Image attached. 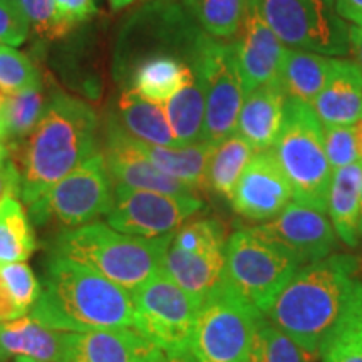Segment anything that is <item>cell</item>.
Wrapping results in <instances>:
<instances>
[{"mask_svg": "<svg viewBox=\"0 0 362 362\" xmlns=\"http://www.w3.org/2000/svg\"><path fill=\"white\" fill-rule=\"evenodd\" d=\"M357 270V260L349 255H329L304 265L264 315L310 356L320 357L362 304Z\"/></svg>", "mask_w": 362, "mask_h": 362, "instance_id": "cell-1", "label": "cell"}, {"mask_svg": "<svg viewBox=\"0 0 362 362\" xmlns=\"http://www.w3.org/2000/svg\"><path fill=\"white\" fill-rule=\"evenodd\" d=\"M98 129L93 107L69 94H54L33 133L13 146L22 202L33 205L59 180L98 153Z\"/></svg>", "mask_w": 362, "mask_h": 362, "instance_id": "cell-2", "label": "cell"}, {"mask_svg": "<svg viewBox=\"0 0 362 362\" xmlns=\"http://www.w3.org/2000/svg\"><path fill=\"white\" fill-rule=\"evenodd\" d=\"M133 309V293L121 285L81 262L49 255L29 317L54 330L93 332L131 327Z\"/></svg>", "mask_w": 362, "mask_h": 362, "instance_id": "cell-3", "label": "cell"}, {"mask_svg": "<svg viewBox=\"0 0 362 362\" xmlns=\"http://www.w3.org/2000/svg\"><path fill=\"white\" fill-rule=\"evenodd\" d=\"M173 233L155 238L134 237L103 221H90L61 230L49 243V255L81 262L133 293L161 272Z\"/></svg>", "mask_w": 362, "mask_h": 362, "instance_id": "cell-4", "label": "cell"}, {"mask_svg": "<svg viewBox=\"0 0 362 362\" xmlns=\"http://www.w3.org/2000/svg\"><path fill=\"white\" fill-rule=\"evenodd\" d=\"M272 149L291 183L293 202L327 214L334 171L325 153L324 124L310 104L287 96L282 128Z\"/></svg>", "mask_w": 362, "mask_h": 362, "instance_id": "cell-5", "label": "cell"}, {"mask_svg": "<svg viewBox=\"0 0 362 362\" xmlns=\"http://www.w3.org/2000/svg\"><path fill=\"white\" fill-rule=\"evenodd\" d=\"M264 317L225 280L202 300L189 349L200 362H253Z\"/></svg>", "mask_w": 362, "mask_h": 362, "instance_id": "cell-6", "label": "cell"}, {"mask_svg": "<svg viewBox=\"0 0 362 362\" xmlns=\"http://www.w3.org/2000/svg\"><path fill=\"white\" fill-rule=\"evenodd\" d=\"M300 269L291 253L253 228L237 230L226 240V284L262 314Z\"/></svg>", "mask_w": 362, "mask_h": 362, "instance_id": "cell-7", "label": "cell"}, {"mask_svg": "<svg viewBox=\"0 0 362 362\" xmlns=\"http://www.w3.org/2000/svg\"><path fill=\"white\" fill-rule=\"evenodd\" d=\"M192 67L205 90V126L200 141L216 146L237 133L238 115L245 99L235 44L202 33Z\"/></svg>", "mask_w": 362, "mask_h": 362, "instance_id": "cell-8", "label": "cell"}, {"mask_svg": "<svg viewBox=\"0 0 362 362\" xmlns=\"http://www.w3.org/2000/svg\"><path fill=\"white\" fill-rule=\"evenodd\" d=\"M112 200L115 183L107 173L103 151H98L29 205V218L37 226L52 223L62 230L74 228L107 216Z\"/></svg>", "mask_w": 362, "mask_h": 362, "instance_id": "cell-9", "label": "cell"}, {"mask_svg": "<svg viewBox=\"0 0 362 362\" xmlns=\"http://www.w3.org/2000/svg\"><path fill=\"white\" fill-rule=\"evenodd\" d=\"M260 6L267 24L287 47L329 57L351 52V25L336 0H260Z\"/></svg>", "mask_w": 362, "mask_h": 362, "instance_id": "cell-10", "label": "cell"}, {"mask_svg": "<svg viewBox=\"0 0 362 362\" xmlns=\"http://www.w3.org/2000/svg\"><path fill=\"white\" fill-rule=\"evenodd\" d=\"M133 327L163 352L189 349L202 302L158 272L133 292Z\"/></svg>", "mask_w": 362, "mask_h": 362, "instance_id": "cell-11", "label": "cell"}, {"mask_svg": "<svg viewBox=\"0 0 362 362\" xmlns=\"http://www.w3.org/2000/svg\"><path fill=\"white\" fill-rule=\"evenodd\" d=\"M226 235L215 218L183 223L173 233L163 272L198 300L225 282Z\"/></svg>", "mask_w": 362, "mask_h": 362, "instance_id": "cell-12", "label": "cell"}, {"mask_svg": "<svg viewBox=\"0 0 362 362\" xmlns=\"http://www.w3.org/2000/svg\"><path fill=\"white\" fill-rule=\"evenodd\" d=\"M203 208L197 193L168 194L115 185L107 225L126 235L155 238L173 233Z\"/></svg>", "mask_w": 362, "mask_h": 362, "instance_id": "cell-13", "label": "cell"}, {"mask_svg": "<svg viewBox=\"0 0 362 362\" xmlns=\"http://www.w3.org/2000/svg\"><path fill=\"white\" fill-rule=\"evenodd\" d=\"M252 228L287 250L302 267L329 257L337 242L327 215L293 200L275 218Z\"/></svg>", "mask_w": 362, "mask_h": 362, "instance_id": "cell-14", "label": "cell"}, {"mask_svg": "<svg viewBox=\"0 0 362 362\" xmlns=\"http://www.w3.org/2000/svg\"><path fill=\"white\" fill-rule=\"evenodd\" d=\"M293 200L292 188L274 149L257 151L242 171L233 189V210L240 216L265 223Z\"/></svg>", "mask_w": 362, "mask_h": 362, "instance_id": "cell-15", "label": "cell"}, {"mask_svg": "<svg viewBox=\"0 0 362 362\" xmlns=\"http://www.w3.org/2000/svg\"><path fill=\"white\" fill-rule=\"evenodd\" d=\"M238 33V40L233 44L243 90L247 94L279 78L287 45L280 42L267 24L260 0H245Z\"/></svg>", "mask_w": 362, "mask_h": 362, "instance_id": "cell-16", "label": "cell"}, {"mask_svg": "<svg viewBox=\"0 0 362 362\" xmlns=\"http://www.w3.org/2000/svg\"><path fill=\"white\" fill-rule=\"evenodd\" d=\"M106 168L112 183L124 185L136 189H151V192L168 194H192L197 193L181 181L158 170L141 149L136 146L134 138L117 124L115 117L107 123L106 149L103 151Z\"/></svg>", "mask_w": 362, "mask_h": 362, "instance_id": "cell-17", "label": "cell"}, {"mask_svg": "<svg viewBox=\"0 0 362 362\" xmlns=\"http://www.w3.org/2000/svg\"><path fill=\"white\" fill-rule=\"evenodd\" d=\"M151 349L155 346L131 327L67 332L61 362H136Z\"/></svg>", "mask_w": 362, "mask_h": 362, "instance_id": "cell-18", "label": "cell"}, {"mask_svg": "<svg viewBox=\"0 0 362 362\" xmlns=\"http://www.w3.org/2000/svg\"><path fill=\"white\" fill-rule=\"evenodd\" d=\"M324 126H351L362 117V69L349 59H332L327 81L312 103Z\"/></svg>", "mask_w": 362, "mask_h": 362, "instance_id": "cell-19", "label": "cell"}, {"mask_svg": "<svg viewBox=\"0 0 362 362\" xmlns=\"http://www.w3.org/2000/svg\"><path fill=\"white\" fill-rule=\"evenodd\" d=\"M287 94L277 78L245 94L238 115L237 133L252 144L255 151L274 148L284 123Z\"/></svg>", "mask_w": 362, "mask_h": 362, "instance_id": "cell-20", "label": "cell"}, {"mask_svg": "<svg viewBox=\"0 0 362 362\" xmlns=\"http://www.w3.org/2000/svg\"><path fill=\"white\" fill-rule=\"evenodd\" d=\"M64 330H54L30 317L0 320V362L24 356L42 362H61L66 349Z\"/></svg>", "mask_w": 362, "mask_h": 362, "instance_id": "cell-21", "label": "cell"}, {"mask_svg": "<svg viewBox=\"0 0 362 362\" xmlns=\"http://www.w3.org/2000/svg\"><path fill=\"white\" fill-rule=\"evenodd\" d=\"M115 119L126 133L139 141L156 144V146H180L170 128L165 107L139 96L133 89H124L121 93L117 103V117Z\"/></svg>", "mask_w": 362, "mask_h": 362, "instance_id": "cell-22", "label": "cell"}, {"mask_svg": "<svg viewBox=\"0 0 362 362\" xmlns=\"http://www.w3.org/2000/svg\"><path fill=\"white\" fill-rule=\"evenodd\" d=\"M362 187V163L339 168L332 173L329 189L327 214L337 237L346 245L359 242V202Z\"/></svg>", "mask_w": 362, "mask_h": 362, "instance_id": "cell-23", "label": "cell"}, {"mask_svg": "<svg viewBox=\"0 0 362 362\" xmlns=\"http://www.w3.org/2000/svg\"><path fill=\"white\" fill-rule=\"evenodd\" d=\"M136 146L158 170L181 181L192 189L206 188V168L211 151L215 146L205 141H198L187 146H156L136 139Z\"/></svg>", "mask_w": 362, "mask_h": 362, "instance_id": "cell-24", "label": "cell"}, {"mask_svg": "<svg viewBox=\"0 0 362 362\" xmlns=\"http://www.w3.org/2000/svg\"><path fill=\"white\" fill-rule=\"evenodd\" d=\"M192 64L175 54H151L134 62L131 88L149 101L165 104L181 88Z\"/></svg>", "mask_w": 362, "mask_h": 362, "instance_id": "cell-25", "label": "cell"}, {"mask_svg": "<svg viewBox=\"0 0 362 362\" xmlns=\"http://www.w3.org/2000/svg\"><path fill=\"white\" fill-rule=\"evenodd\" d=\"M163 107L180 146L200 141L205 126V90L193 67Z\"/></svg>", "mask_w": 362, "mask_h": 362, "instance_id": "cell-26", "label": "cell"}, {"mask_svg": "<svg viewBox=\"0 0 362 362\" xmlns=\"http://www.w3.org/2000/svg\"><path fill=\"white\" fill-rule=\"evenodd\" d=\"M332 59L322 54L287 47L279 72L285 94L312 106L327 81Z\"/></svg>", "mask_w": 362, "mask_h": 362, "instance_id": "cell-27", "label": "cell"}, {"mask_svg": "<svg viewBox=\"0 0 362 362\" xmlns=\"http://www.w3.org/2000/svg\"><path fill=\"white\" fill-rule=\"evenodd\" d=\"M255 153L252 144L238 133L216 144L208 160L206 188L230 200L240 175Z\"/></svg>", "mask_w": 362, "mask_h": 362, "instance_id": "cell-28", "label": "cell"}, {"mask_svg": "<svg viewBox=\"0 0 362 362\" xmlns=\"http://www.w3.org/2000/svg\"><path fill=\"white\" fill-rule=\"evenodd\" d=\"M35 250V235L19 198L0 203V264L25 262Z\"/></svg>", "mask_w": 362, "mask_h": 362, "instance_id": "cell-29", "label": "cell"}, {"mask_svg": "<svg viewBox=\"0 0 362 362\" xmlns=\"http://www.w3.org/2000/svg\"><path fill=\"white\" fill-rule=\"evenodd\" d=\"M4 106H6L7 129L6 141L13 148L33 133L40 116L44 115L47 99H45L42 81L21 93L4 96Z\"/></svg>", "mask_w": 362, "mask_h": 362, "instance_id": "cell-30", "label": "cell"}, {"mask_svg": "<svg viewBox=\"0 0 362 362\" xmlns=\"http://www.w3.org/2000/svg\"><path fill=\"white\" fill-rule=\"evenodd\" d=\"M203 30L215 39H233L242 25L245 0H185Z\"/></svg>", "mask_w": 362, "mask_h": 362, "instance_id": "cell-31", "label": "cell"}, {"mask_svg": "<svg viewBox=\"0 0 362 362\" xmlns=\"http://www.w3.org/2000/svg\"><path fill=\"white\" fill-rule=\"evenodd\" d=\"M309 352L264 317L257 336L253 362H312Z\"/></svg>", "mask_w": 362, "mask_h": 362, "instance_id": "cell-32", "label": "cell"}, {"mask_svg": "<svg viewBox=\"0 0 362 362\" xmlns=\"http://www.w3.org/2000/svg\"><path fill=\"white\" fill-rule=\"evenodd\" d=\"M39 83V72L30 59L12 45L0 44V94L8 96Z\"/></svg>", "mask_w": 362, "mask_h": 362, "instance_id": "cell-33", "label": "cell"}, {"mask_svg": "<svg viewBox=\"0 0 362 362\" xmlns=\"http://www.w3.org/2000/svg\"><path fill=\"white\" fill-rule=\"evenodd\" d=\"M0 277L6 282L17 310L24 317L29 314L40 296V282L25 262L0 264Z\"/></svg>", "mask_w": 362, "mask_h": 362, "instance_id": "cell-34", "label": "cell"}, {"mask_svg": "<svg viewBox=\"0 0 362 362\" xmlns=\"http://www.w3.org/2000/svg\"><path fill=\"white\" fill-rule=\"evenodd\" d=\"M322 362H362V304L329 342Z\"/></svg>", "mask_w": 362, "mask_h": 362, "instance_id": "cell-35", "label": "cell"}, {"mask_svg": "<svg viewBox=\"0 0 362 362\" xmlns=\"http://www.w3.org/2000/svg\"><path fill=\"white\" fill-rule=\"evenodd\" d=\"M34 33L44 40L64 37L74 27L59 16L56 0H21Z\"/></svg>", "mask_w": 362, "mask_h": 362, "instance_id": "cell-36", "label": "cell"}, {"mask_svg": "<svg viewBox=\"0 0 362 362\" xmlns=\"http://www.w3.org/2000/svg\"><path fill=\"white\" fill-rule=\"evenodd\" d=\"M324 144L330 168L336 171L357 163L354 126H324Z\"/></svg>", "mask_w": 362, "mask_h": 362, "instance_id": "cell-37", "label": "cell"}, {"mask_svg": "<svg viewBox=\"0 0 362 362\" xmlns=\"http://www.w3.org/2000/svg\"><path fill=\"white\" fill-rule=\"evenodd\" d=\"M30 22L27 19L21 0H0V44H24L29 37Z\"/></svg>", "mask_w": 362, "mask_h": 362, "instance_id": "cell-38", "label": "cell"}, {"mask_svg": "<svg viewBox=\"0 0 362 362\" xmlns=\"http://www.w3.org/2000/svg\"><path fill=\"white\" fill-rule=\"evenodd\" d=\"M59 16L74 27L96 12V0H56Z\"/></svg>", "mask_w": 362, "mask_h": 362, "instance_id": "cell-39", "label": "cell"}, {"mask_svg": "<svg viewBox=\"0 0 362 362\" xmlns=\"http://www.w3.org/2000/svg\"><path fill=\"white\" fill-rule=\"evenodd\" d=\"M8 197L21 198V173L12 160L0 165V203Z\"/></svg>", "mask_w": 362, "mask_h": 362, "instance_id": "cell-40", "label": "cell"}, {"mask_svg": "<svg viewBox=\"0 0 362 362\" xmlns=\"http://www.w3.org/2000/svg\"><path fill=\"white\" fill-rule=\"evenodd\" d=\"M336 7L344 21L362 25V0H336Z\"/></svg>", "mask_w": 362, "mask_h": 362, "instance_id": "cell-41", "label": "cell"}, {"mask_svg": "<svg viewBox=\"0 0 362 362\" xmlns=\"http://www.w3.org/2000/svg\"><path fill=\"white\" fill-rule=\"evenodd\" d=\"M21 312L13 304L11 292H8L6 282L0 277V320H16L21 319Z\"/></svg>", "mask_w": 362, "mask_h": 362, "instance_id": "cell-42", "label": "cell"}, {"mask_svg": "<svg viewBox=\"0 0 362 362\" xmlns=\"http://www.w3.org/2000/svg\"><path fill=\"white\" fill-rule=\"evenodd\" d=\"M351 52L354 54L357 64L362 69V25H351Z\"/></svg>", "mask_w": 362, "mask_h": 362, "instance_id": "cell-43", "label": "cell"}, {"mask_svg": "<svg viewBox=\"0 0 362 362\" xmlns=\"http://www.w3.org/2000/svg\"><path fill=\"white\" fill-rule=\"evenodd\" d=\"M163 362H200L197 356L193 354L192 349H181L165 352V361Z\"/></svg>", "mask_w": 362, "mask_h": 362, "instance_id": "cell-44", "label": "cell"}, {"mask_svg": "<svg viewBox=\"0 0 362 362\" xmlns=\"http://www.w3.org/2000/svg\"><path fill=\"white\" fill-rule=\"evenodd\" d=\"M354 126V136H356V149H357V161L362 163V117Z\"/></svg>", "mask_w": 362, "mask_h": 362, "instance_id": "cell-45", "label": "cell"}, {"mask_svg": "<svg viewBox=\"0 0 362 362\" xmlns=\"http://www.w3.org/2000/svg\"><path fill=\"white\" fill-rule=\"evenodd\" d=\"M163 361H165V352H163L161 349H158V347H155V349L149 351L148 354L139 357L136 362H163Z\"/></svg>", "mask_w": 362, "mask_h": 362, "instance_id": "cell-46", "label": "cell"}, {"mask_svg": "<svg viewBox=\"0 0 362 362\" xmlns=\"http://www.w3.org/2000/svg\"><path fill=\"white\" fill-rule=\"evenodd\" d=\"M7 129H6V106H4V94H0V143H6Z\"/></svg>", "mask_w": 362, "mask_h": 362, "instance_id": "cell-47", "label": "cell"}, {"mask_svg": "<svg viewBox=\"0 0 362 362\" xmlns=\"http://www.w3.org/2000/svg\"><path fill=\"white\" fill-rule=\"evenodd\" d=\"M107 2L111 4L112 8H123L126 6H129V4H133L134 0H107Z\"/></svg>", "mask_w": 362, "mask_h": 362, "instance_id": "cell-48", "label": "cell"}, {"mask_svg": "<svg viewBox=\"0 0 362 362\" xmlns=\"http://www.w3.org/2000/svg\"><path fill=\"white\" fill-rule=\"evenodd\" d=\"M6 160H8V158H7V148H6V144L0 143V165H2V163Z\"/></svg>", "mask_w": 362, "mask_h": 362, "instance_id": "cell-49", "label": "cell"}, {"mask_svg": "<svg viewBox=\"0 0 362 362\" xmlns=\"http://www.w3.org/2000/svg\"><path fill=\"white\" fill-rule=\"evenodd\" d=\"M359 238L362 237V187H361V202H359Z\"/></svg>", "mask_w": 362, "mask_h": 362, "instance_id": "cell-50", "label": "cell"}, {"mask_svg": "<svg viewBox=\"0 0 362 362\" xmlns=\"http://www.w3.org/2000/svg\"><path fill=\"white\" fill-rule=\"evenodd\" d=\"M13 362H42V361H37V359H33V357H24V356H19L13 359Z\"/></svg>", "mask_w": 362, "mask_h": 362, "instance_id": "cell-51", "label": "cell"}]
</instances>
